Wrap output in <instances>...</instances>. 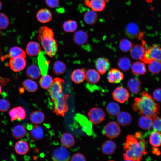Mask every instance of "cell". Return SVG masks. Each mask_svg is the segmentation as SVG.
<instances>
[{
	"label": "cell",
	"mask_w": 161,
	"mask_h": 161,
	"mask_svg": "<svg viewBox=\"0 0 161 161\" xmlns=\"http://www.w3.org/2000/svg\"><path fill=\"white\" fill-rule=\"evenodd\" d=\"M146 143L142 133L137 132L134 135H128L126 137L123 154L126 160L139 161L147 154Z\"/></svg>",
	"instance_id": "cell-1"
},
{
	"label": "cell",
	"mask_w": 161,
	"mask_h": 161,
	"mask_svg": "<svg viewBox=\"0 0 161 161\" xmlns=\"http://www.w3.org/2000/svg\"><path fill=\"white\" fill-rule=\"evenodd\" d=\"M133 106L134 111H138L142 115L151 118L152 119L159 113V106L154 98L145 91H143L140 97L135 99Z\"/></svg>",
	"instance_id": "cell-2"
},
{
	"label": "cell",
	"mask_w": 161,
	"mask_h": 161,
	"mask_svg": "<svg viewBox=\"0 0 161 161\" xmlns=\"http://www.w3.org/2000/svg\"><path fill=\"white\" fill-rule=\"evenodd\" d=\"M46 54L49 57H52L55 55L58 51V45L54 37H37Z\"/></svg>",
	"instance_id": "cell-3"
},
{
	"label": "cell",
	"mask_w": 161,
	"mask_h": 161,
	"mask_svg": "<svg viewBox=\"0 0 161 161\" xmlns=\"http://www.w3.org/2000/svg\"><path fill=\"white\" fill-rule=\"evenodd\" d=\"M69 96L68 95L63 93L56 99L53 101L54 106L53 112L56 114L63 117L68 110V106L67 100Z\"/></svg>",
	"instance_id": "cell-4"
},
{
	"label": "cell",
	"mask_w": 161,
	"mask_h": 161,
	"mask_svg": "<svg viewBox=\"0 0 161 161\" xmlns=\"http://www.w3.org/2000/svg\"><path fill=\"white\" fill-rule=\"evenodd\" d=\"M154 60L161 61V48L157 44L148 46L143 57L141 60L145 63L147 64Z\"/></svg>",
	"instance_id": "cell-5"
},
{
	"label": "cell",
	"mask_w": 161,
	"mask_h": 161,
	"mask_svg": "<svg viewBox=\"0 0 161 161\" xmlns=\"http://www.w3.org/2000/svg\"><path fill=\"white\" fill-rule=\"evenodd\" d=\"M64 83V79L55 78L50 86L47 89L53 101L63 93L62 89Z\"/></svg>",
	"instance_id": "cell-6"
},
{
	"label": "cell",
	"mask_w": 161,
	"mask_h": 161,
	"mask_svg": "<svg viewBox=\"0 0 161 161\" xmlns=\"http://www.w3.org/2000/svg\"><path fill=\"white\" fill-rule=\"evenodd\" d=\"M89 121L97 125L102 122L104 120L105 114L103 110L100 108L95 107L92 108L88 113Z\"/></svg>",
	"instance_id": "cell-7"
},
{
	"label": "cell",
	"mask_w": 161,
	"mask_h": 161,
	"mask_svg": "<svg viewBox=\"0 0 161 161\" xmlns=\"http://www.w3.org/2000/svg\"><path fill=\"white\" fill-rule=\"evenodd\" d=\"M103 133L104 135L110 139L117 137L121 133L119 125L114 121L109 122L105 126Z\"/></svg>",
	"instance_id": "cell-8"
},
{
	"label": "cell",
	"mask_w": 161,
	"mask_h": 161,
	"mask_svg": "<svg viewBox=\"0 0 161 161\" xmlns=\"http://www.w3.org/2000/svg\"><path fill=\"white\" fill-rule=\"evenodd\" d=\"M126 35L132 39L137 38L142 40L143 34L140 30L137 24L133 22L128 23L126 25L125 29Z\"/></svg>",
	"instance_id": "cell-9"
},
{
	"label": "cell",
	"mask_w": 161,
	"mask_h": 161,
	"mask_svg": "<svg viewBox=\"0 0 161 161\" xmlns=\"http://www.w3.org/2000/svg\"><path fill=\"white\" fill-rule=\"evenodd\" d=\"M142 45L136 44L132 47L130 50V54L131 57L136 60H140L143 59L145 50L147 47L145 42L143 39Z\"/></svg>",
	"instance_id": "cell-10"
},
{
	"label": "cell",
	"mask_w": 161,
	"mask_h": 161,
	"mask_svg": "<svg viewBox=\"0 0 161 161\" xmlns=\"http://www.w3.org/2000/svg\"><path fill=\"white\" fill-rule=\"evenodd\" d=\"M52 159L54 161H68L70 159V153L67 148L62 145L54 151Z\"/></svg>",
	"instance_id": "cell-11"
},
{
	"label": "cell",
	"mask_w": 161,
	"mask_h": 161,
	"mask_svg": "<svg viewBox=\"0 0 161 161\" xmlns=\"http://www.w3.org/2000/svg\"><path fill=\"white\" fill-rule=\"evenodd\" d=\"M113 99L121 103L127 101L129 97V93L127 89L124 87H118L112 93Z\"/></svg>",
	"instance_id": "cell-12"
},
{
	"label": "cell",
	"mask_w": 161,
	"mask_h": 161,
	"mask_svg": "<svg viewBox=\"0 0 161 161\" xmlns=\"http://www.w3.org/2000/svg\"><path fill=\"white\" fill-rule=\"evenodd\" d=\"M26 61L24 58L21 57L10 58L9 60L10 69L15 72L23 70L26 66Z\"/></svg>",
	"instance_id": "cell-13"
},
{
	"label": "cell",
	"mask_w": 161,
	"mask_h": 161,
	"mask_svg": "<svg viewBox=\"0 0 161 161\" xmlns=\"http://www.w3.org/2000/svg\"><path fill=\"white\" fill-rule=\"evenodd\" d=\"M107 78L109 82L117 83L120 82L123 79V75L118 69L111 68L109 70Z\"/></svg>",
	"instance_id": "cell-14"
},
{
	"label": "cell",
	"mask_w": 161,
	"mask_h": 161,
	"mask_svg": "<svg viewBox=\"0 0 161 161\" xmlns=\"http://www.w3.org/2000/svg\"><path fill=\"white\" fill-rule=\"evenodd\" d=\"M9 115L12 121L17 119L22 120L25 118L26 111L22 107L17 106L11 109L9 112Z\"/></svg>",
	"instance_id": "cell-15"
},
{
	"label": "cell",
	"mask_w": 161,
	"mask_h": 161,
	"mask_svg": "<svg viewBox=\"0 0 161 161\" xmlns=\"http://www.w3.org/2000/svg\"><path fill=\"white\" fill-rule=\"evenodd\" d=\"M95 65L98 72L103 75L109 69L110 62L107 58L100 57L96 59Z\"/></svg>",
	"instance_id": "cell-16"
},
{
	"label": "cell",
	"mask_w": 161,
	"mask_h": 161,
	"mask_svg": "<svg viewBox=\"0 0 161 161\" xmlns=\"http://www.w3.org/2000/svg\"><path fill=\"white\" fill-rule=\"evenodd\" d=\"M85 5L95 12H100L105 7L104 0H85Z\"/></svg>",
	"instance_id": "cell-17"
},
{
	"label": "cell",
	"mask_w": 161,
	"mask_h": 161,
	"mask_svg": "<svg viewBox=\"0 0 161 161\" xmlns=\"http://www.w3.org/2000/svg\"><path fill=\"white\" fill-rule=\"evenodd\" d=\"M36 17L37 20L42 23H48L52 18V14L51 11L47 8L40 10L37 13Z\"/></svg>",
	"instance_id": "cell-18"
},
{
	"label": "cell",
	"mask_w": 161,
	"mask_h": 161,
	"mask_svg": "<svg viewBox=\"0 0 161 161\" xmlns=\"http://www.w3.org/2000/svg\"><path fill=\"white\" fill-rule=\"evenodd\" d=\"M41 48L39 44L35 41L28 42L26 46V52L29 56H35L41 52Z\"/></svg>",
	"instance_id": "cell-19"
},
{
	"label": "cell",
	"mask_w": 161,
	"mask_h": 161,
	"mask_svg": "<svg viewBox=\"0 0 161 161\" xmlns=\"http://www.w3.org/2000/svg\"><path fill=\"white\" fill-rule=\"evenodd\" d=\"M88 38V35L87 33L83 30H80L74 33L73 40L75 44L81 46L86 43Z\"/></svg>",
	"instance_id": "cell-20"
},
{
	"label": "cell",
	"mask_w": 161,
	"mask_h": 161,
	"mask_svg": "<svg viewBox=\"0 0 161 161\" xmlns=\"http://www.w3.org/2000/svg\"><path fill=\"white\" fill-rule=\"evenodd\" d=\"M30 134L32 140L34 141L39 140L44 137V130L41 126L36 125L32 127Z\"/></svg>",
	"instance_id": "cell-21"
},
{
	"label": "cell",
	"mask_w": 161,
	"mask_h": 161,
	"mask_svg": "<svg viewBox=\"0 0 161 161\" xmlns=\"http://www.w3.org/2000/svg\"><path fill=\"white\" fill-rule=\"evenodd\" d=\"M127 85L131 92L133 94H137L140 91L141 82L137 78H131L128 81Z\"/></svg>",
	"instance_id": "cell-22"
},
{
	"label": "cell",
	"mask_w": 161,
	"mask_h": 161,
	"mask_svg": "<svg viewBox=\"0 0 161 161\" xmlns=\"http://www.w3.org/2000/svg\"><path fill=\"white\" fill-rule=\"evenodd\" d=\"M117 116V123L121 126H127L131 122V116L127 112L124 111L120 112Z\"/></svg>",
	"instance_id": "cell-23"
},
{
	"label": "cell",
	"mask_w": 161,
	"mask_h": 161,
	"mask_svg": "<svg viewBox=\"0 0 161 161\" xmlns=\"http://www.w3.org/2000/svg\"><path fill=\"white\" fill-rule=\"evenodd\" d=\"M38 64L41 74L42 75L47 74L50 62L46 59L44 54L40 52L38 57Z\"/></svg>",
	"instance_id": "cell-24"
},
{
	"label": "cell",
	"mask_w": 161,
	"mask_h": 161,
	"mask_svg": "<svg viewBox=\"0 0 161 161\" xmlns=\"http://www.w3.org/2000/svg\"><path fill=\"white\" fill-rule=\"evenodd\" d=\"M72 80L75 83L79 84L83 82L85 78V72L83 69L74 70L71 76Z\"/></svg>",
	"instance_id": "cell-25"
},
{
	"label": "cell",
	"mask_w": 161,
	"mask_h": 161,
	"mask_svg": "<svg viewBox=\"0 0 161 161\" xmlns=\"http://www.w3.org/2000/svg\"><path fill=\"white\" fill-rule=\"evenodd\" d=\"M85 78L89 83L94 84L99 81L100 76L97 71L94 69H90L88 70L85 73Z\"/></svg>",
	"instance_id": "cell-26"
},
{
	"label": "cell",
	"mask_w": 161,
	"mask_h": 161,
	"mask_svg": "<svg viewBox=\"0 0 161 161\" xmlns=\"http://www.w3.org/2000/svg\"><path fill=\"white\" fill-rule=\"evenodd\" d=\"M60 140L62 145L67 148H71L74 145V138L72 135L69 133H63Z\"/></svg>",
	"instance_id": "cell-27"
},
{
	"label": "cell",
	"mask_w": 161,
	"mask_h": 161,
	"mask_svg": "<svg viewBox=\"0 0 161 161\" xmlns=\"http://www.w3.org/2000/svg\"><path fill=\"white\" fill-rule=\"evenodd\" d=\"M44 113L39 110H35L30 114V119L32 123L38 125L42 123L45 120Z\"/></svg>",
	"instance_id": "cell-28"
},
{
	"label": "cell",
	"mask_w": 161,
	"mask_h": 161,
	"mask_svg": "<svg viewBox=\"0 0 161 161\" xmlns=\"http://www.w3.org/2000/svg\"><path fill=\"white\" fill-rule=\"evenodd\" d=\"M14 149L17 154L24 155L28 152L29 146L26 142L24 140H19L16 143Z\"/></svg>",
	"instance_id": "cell-29"
},
{
	"label": "cell",
	"mask_w": 161,
	"mask_h": 161,
	"mask_svg": "<svg viewBox=\"0 0 161 161\" xmlns=\"http://www.w3.org/2000/svg\"><path fill=\"white\" fill-rule=\"evenodd\" d=\"M131 69L132 72L136 75H144L146 71L145 63L139 61L133 63Z\"/></svg>",
	"instance_id": "cell-30"
},
{
	"label": "cell",
	"mask_w": 161,
	"mask_h": 161,
	"mask_svg": "<svg viewBox=\"0 0 161 161\" xmlns=\"http://www.w3.org/2000/svg\"><path fill=\"white\" fill-rule=\"evenodd\" d=\"M116 143L111 140L105 141L101 146L102 153L106 155H111L114 151L116 148Z\"/></svg>",
	"instance_id": "cell-31"
},
{
	"label": "cell",
	"mask_w": 161,
	"mask_h": 161,
	"mask_svg": "<svg viewBox=\"0 0 161 161\" xmlns=\"http://www.w3.org/2000/svg\"><path fill=\"white\" fill-rule=\"evenodd\" d=\"M85 22L89 25L95 24L98 19V16L95 11L92 10L87 11L85 13L83 16Z\"/></svg>",
	"instance_id": "cell-32"
},
{
	"label": "cell",
	"mask_w": 161,
	"mask_h": 161,
	"mask_svg": "<svg viewBox=\"0 0 161 161\" xmlns=\"http://www.w3.org/2000/svg\"><path fill=\"white\" fill-rule=\"evenodd\" d=\"M12 133L14 138L16 139H20L25 136L27 134V130L23 126L17 125L13 128Z\"/></svg>",
	"instance_id": "cell-33"
},
{
	"label": "cell",
	"mask_w": 161,
	"mask_h": 161,
	"mask_svg": "<svg viewBox=\"0 0 161 161\" xmlns=\"http://www.w3.org/2000/svg\"><path fill=\"white\" fill-rule=\"evenodd\" d=\"M26 56L25 51L20 47H11L9 50V54L4 57V58H15L21 57L25 58Z\"/></svg>",
	"instance_id": "cell-34"
},
{
	"label": "cell",
	"mask_w": 161,
	"mask_h": 161,
	"mask_svg": "<svg viewBox=\"0 0 161 161\" xmlns=\"http://www.w3.org/2000/svg\"><path fill=\"white\" fill-rule=\"evenodd\" d=\"M26 72L28 77L33 79L39 78L41 74L40 69L36 65L29 66L27 69Z\"/></svg>",
	"instance_id": "cell-35"
},
{
	"label": "cell",
	"mask_w": 161,
	"mask_h": 161,
	"mask_svg": "<svg viewBox=\"0 0 161 161\" xmlns=\"http://www.w3.org/2000/svg\"><path fill=\"white\" fill-rule=\"evenodd\" d=\"M152 122L153 119L151 118L142 115L139 119L138 123L140 127L147 130L152 128Z\"/></svg>",
	"instance_id": "cell-36"
},
{
	"label": "cell",
	"mask_w": 161,
	"mask_h": 161,
	"mask_svg": "<svg viewBox=\"0 0 161 161\" xmlns=\"http://www.w3.org/2000/svg\"><path fill=\"white\" fill-rule=\"evenodd\" d=\"M106 111L109 115L115 116L120 112V108L117 103L114 102H111L107 104Z\"/></svg>",
	"instance_id": "cell-37"
},
{
	"label": "cell",
	"mask_w": 161,
	"mask_h": 161,
	"mask_svg": "<svg viewBox=\"0 0 161 161\" xmlns=\"http://www.w3.org/2000/svg\"><path fill=\"white\" fill-rule=\"evenodd\" d=\"M149 141L150 143L153 147H160L161 142L160 132L155 131L152 132L150 136Z\"/></svg>",
	"instance_id": "cell-38"
},
{
	"label": "cell",
	"mask_w": 161,
	"mask_h": 161,
	"mask_svg": "<svg viewBox=\"0 0 161 161\" xmlns=\"http://www.w3.org/2000/svg\"><path fill=\"white\" fill-rule=\"evenodd\" d=\"M62 27L64 30L66 32H72L77 29V24L75 21L69 20L63 23Z\"/></svg>",
	"instance_id": "cell-39"
},
{
	"label": "cell",
	"mask_w": 161,
	"mask_h": 161,
	"mask_svg": "<svg viewBox=\"0 0 161 161\" xmlns=\"http://www.w3.org/2000/svg\"><path fill=\"white\" fill-rule=\"evenodd\" d=\"M22 85L25 89L29 92H34L38 89L37 83L35 81L30 79L25 80L22 83Z\"/></svg>",
	"instance_id": "cell-40"
},
{
	"label": "cell",
	"mask_w": 161,
	"mask_h": 161,
	"mask_svg": "<svg viewBox=\"0 0 161 161\" xmlns=\"http://www.w3.org/2000/svg\"><path fill=\"white\" fill-rule=\"evenodd\" d=\"M52 77L50 75L46 74L43 75L40 78L39 83L40 86L45 89H47L53 81Z\"/></svg>",
	"instance_id": "cell-41"
},
{
	"label": "cell",
	"mask_w": 161,
	"mask_h": 161,
	"mask_svg": "<svg viewBox=\"0 0 161 161\" xmlns=\"http://www.w3.org/2000/svg\"><path fill=\"white\" fill-rule=\"evenodd\" d=\"M66 66L65 64L60 61H55L53 65V71L57 75L63 74L66 71Z\"/></svg>",
	"instance_id": "cell-42"
},
{
	"label": "cell",
	"mask_w": 161,
	"mask_h": 161,
	"mask_svg": "<svg viewBox=\"0 0 161 161\" xmlns=\"http://www.w3.org/2000/svg\"><path fill=\"white\" fill-rule=\"evenodd\" d=\"M118 66L124 71L129 70L131 66V62L130 59L126 57L120 58L118 60Z\"/></svg>",
	"instance_id": "cell-43"
},
{
	"label": "cell",
	"mask_w": 161,
	"mask_h": 161,
	"mask_svg": "<svg viewBox=\"0 0 161 161\" xmlns=\"http://www.w3.org/2000/svg\"><path fill=\"white\" fill-rule=\"evenodd\" d=\"M148 68L151 72L157 74L161 70V62L156 60L153 61L148 64Z\"/></svg>",
	"instance_id": "cell-44"
},
{
	"label": "cell",
	"mask_w": 161,
	"mask_h": 161,
	"mask_svg": "<svg viewBox=\"0 0 161 161\" xmlns=\"http://www.w3.org/2000/svg\"><path fill=\"white\" fill-rule=\"evenodd\" d=\"M37 37H54V34L52 30L46 26L41 27L38 32Z\"/></svg>",
	"instance_id": "cell-45"
},
{
	"label": "cell",
	"mask_w": 161,
	"mask_h": 161,
	"mask_svg": "<svg viewBox=\"0 0 161 161\" xmlns=\"http://www.w3.org/2000/svg\"><path fill=\"white\" fill-rule=\"evenodd\" d=\"M133 46V43L130 41L126 38L121 39L119 44V47L120 50L125 52L129 51Z\"/></svg>",
	"instance_id": "cell-46"
},
{
	"label": "cell",
	"mask_w": 161,
	"mask_h": 161,
	"mask_svg": "<svg viewBox=\"0 0 161 161\" xmlns=\"http://www.w3.org/2000/svg\"><path fill=\"white\" fill-rule=\"evenodd\" d=\"M9 20L7 16L3 13H0V29H4L8 26Z\"/></svg>",
	"instance_id": "cell-47"
},
{
	"label": "cell",
	"mask_w": 161,
	"mask_h": 161,
	"mask_svg": "<svg viewBox=\"0 0 161 161\" xmlns=\"http://www.w3.org/2000/svg\"><path fill=\"white\" fill-rule=\"evenodd\" d=\"M10 103L9 101L5 99H0V111L6 112L9 109Z\"/></svg>",
	"instance_id": "cell-48"
},
{
	"label": "cell",
	"mask_w": 161,
	"mask_h": 161,
	"mask_svg": "<svg viewBox=\"0 0 161 161\" xmlns=\"http://www.w3.org/2000/svg\"><path fill=\"white\" fill-rule=\"evenodd\" d=\"M152 127L155 131L160 132L161 131V118L156 117L153 119Z\"/></svg>",
	"instance_id": "cell-49"
},
{
	"label": "cell",
	"mask_w": 161,
	"mask_h": 161,
	"mask_svg": "<svg viewBox=\"0 0 161 161\" xmlns=\"http://www.w3.org/2000/svg\"><path fill=\"white\" fill-rule=\"evenodd\" d=\"M70 159L71 161H85L86 160L85 156L80 153H77L74 154Z\"/></svg>",
	"instance_id": "cell-50"
},
{
	"label": "cell",
	"mask_w": 161,
	"mask_h": 161,
	"mask_svg": "<svg viewBox=\"0 0 161 161\" xmlns=\"http://www.w3.org/2000/svg\"><path fill=\"white\" fill-rule=\"evenodd\" d=\"M47 5L52 8H55L59 6V0H45Z\"/></svg>",
	"instance_id": "cell-51"
},
{
	"label": "cell",
	"mask_w": 161,
	"mask_h": 161,
	"mask_svg": "<svg viewBox=\"0 0 161 161\" xmlns=\"http://www.w3.org/2000/svg\"><path fill=\"white\" fill-rule=\"evenodd\" d=\"M154 99L158 102L161 101V89L158 88L156 89L153 93Z\"/></svg>",
	"instance_id": "cell-52"
},
{
	"label": "cell",
	"mask_w": 161,
	"mask_h": 161,
	"mask_svg": "<svg viewBox=\"0 0 161 161\" xmlns=\"http://www.w3.org/2000/svg\"><path fill=\"white\" fill-rule=\"evenodd\" d=\"M152 152L154 154L157 155H159L160 154V152L159 149L156 147H153L152 148Z\"/></svg>",
	"instance_id": "cell-53"
},
{
	"label": "cell",
	"mask_w": 161,
	"mask_h": 161,
	"mask_svg": "<svg viewBox=\"0 0 161 161\" xmlns=\"http://www.w3.org/2000/svg\"><path fill=\"white\" fill-rule=\"evenodd\" d=\"M146 0V1L148 3H151L153 1V0Z\"/></svg>",
	"instance_id": "cell-54"
},
{
	"label": "cell",
	"mask_w": 161,
	"mask_h": 161,
	"mask_svg": "<svg viewBox=\"0 0 161 161\" xmlns=\"http://www.w3.org/2000/svg\"><path fill=\"white\" fill-rule=\"evenodd\" d=\"M2 7V4L1 2L0 1V10L1 9Z\"/></svg>",
	"instance_id": "cell-55"
},
{
	"label": "cell",
	"mask_w": 161,
	"mask_h": 161,
	"mask_svg": "<svg viewBox=\"0 0 161 161\" xmlns=\"http://www.w3.org/2000/svg\"><path fill=\"white\" fill-rule=\"evenodd\" d=\"M1 91H2V89H1V86L0 85V94H1Z\"/></svg>",
	"instance_id": "cell-56"
},
{
	"label": "cell",
	"mask_w": 161,
	"mask_h": 161,
	"mask_svg": "<svg viewBox=\"0 0 161 161\" xmlns=\"http://www.w3.org/2000/svg\"><path fill=\"white\" fill-rule=\"evenodd\" d=\"M104 0L105 1V2H108L109 1V0Z\"/></svg>",
	"instance_id": "cell-57"
},
{
	"label": "cell",
	"mask_w": 161,
	"mask_h": 161,
	"mask_svg": "<svg viewBox=\"0 0 161 161\" xmlns=\"http://www.w3.org/2000/svg\"><path fill=\"white\" fill-rule=\"evenodd\" d=\"M0 35H1V32H0Z\"/></svg>",
	"instance_id": "cell-58"
},
{
	"label": "cell",
	"mask_w": 161,
	"mask_h": 161,
	"mask_svg": "<svg viewBox=\"0 0 161 161\" xmlns=\"http://www.w3.org/2000/svg\"></svg>",
	"instance_id": "cell-59"
}]
</instances>
